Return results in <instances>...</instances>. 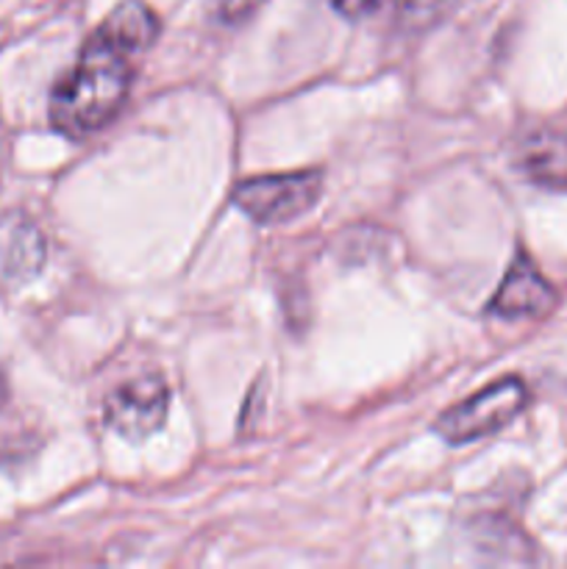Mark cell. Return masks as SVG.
Segmentation results:
<instances>
[{"label": "cell", "instance_id": "cell-1", "mask_svg": "<svg viewBox=\"0 0 567 569\" xmlns=\"http://www.w3.org/2000/svg\"><path fill=\"white\" fill-rule=\"evenodd\" d=\"M131 50L120 48L103 31H94L81 56L50 94V122L70 139L100 131L122 109L131 89Z\"/></svg>", "mask_w": 567, "mask_h": 569}, {"label": "cell", "instance_id": "cell-2", "mask_svg": "<svg viewBox=\"0 0 567 569\" xmlns=\"http://www.w3.org/2000/svg\"><path fill=\"white\" fill-rule=\"evenodd\" d=\"M528 403L526 383L517 376H506L500 381L489 383L472 398L450 406L448 411L439 415L434 422V431L450 445H467L476 439L489 437L509 426Z\"/></svg>", "mask_w": 567, "mask_h": 569}, {"label": "cell", "instance_id": "cell-3", "mask_svg": "<svg viewBox=\"0 0 567 569\" xmlns=\"http://www.w3.org/2000/svg\"><path fill=\"white\" fill-rule=\"evenodd\" d=\"M322 194V172L300 170L287 176L245 178L233 187L231 198L245 214L261 226H281L306 214Z\"/></svg>", "mask_w": 567, "mask_h": 569}, {"label": "cell", "instance_id": "cell-4", "mask_svg": "<svg viewBox=\"0 0 567 569\" xmlns=\"http://www.w3.org/2000/svg\"><path fill=\"white\" fill-rule=\"evenodd\" d=\"M167 411H170V389H167L165 378L156 372H145V376L117 387L106 398L103 422L117 437L139 442L165 426Z\"/></svg>", "mask_w": 567, "mask_h": 569}, {"label": "cell", "instance_id": "cell-5", "mask_svg": "<svg viewBox=\"0 0 567 569\" xmlns=\"http://www.w3.org/2000/svg\"><path fill=\"white\" fill-rule=\"evenodd\" d=\"M554 289L539 276L537 267L528 256H517L506 270L498 292L489 300V315L500 320H526V317H539L554 306Z\"/></svg>", "mask_w": 567, "mask_h": 569}, {"label": "cell", "instance_id": "cell-6", "mask_svg": "<svg viewBox=\"0 0 567 569\" xmlns=\"http://www.w3.org/2000/svg\"><path fill=\"white\" fill-rule=\"evenodd\" d=\"M44 237L26 214L0 220V287H22L44 267Z\"/></svg>", "mask_w": 567, "mask_h": 569}, {"label": "cell", "instance_id": "cell-7", "mask_svg": "<svg viewBox=\"0 0 567 569\" xmlns=\"http://www.w3.org/2000/svg\"><path fill=\"white\" fill-rule=\"evenodd\" d=\"M517 164L528 181L545 189H567V133L534 131L517 150Z\"/></svg>", "mask_w": 567, "mask_h": 569}, {"label": "cell", "instance_id": "cell-8", "mask_svg": "<svg viewBox=\"0 0 567 569\" xmlns=\"http://www.w3.org/2000/svg\"><path fill=\"white\" fill-rule=\"evenodd\" d=\"M98 28L106 37L115 39L120 48L131 50L137 56L148 50L153 39L159 37V17L142 0H122Z\"/></svg>", "mask_w": 567, "mask_h": 569}, {"label": "cell", "instance_id": "cell-9", "mask_svg": "<svg viewBox=\"0 0 567 569\" xmlns=\"http://www.w3.org/2000/svg\"><path fill=\"white\" fill-rule=\"evenodd\" d=\"M387 0H334V9L348 20H361V17L376 14Z\"/></svg>", "mask_w": 567, "mask_h": 569}, {"label": "cell", "instance_id": "cell-10", "mask_svg": "<svg viewBox=\"0 0 567 569\" xmlns=\"http://www.w3.org/2000/svg\"><path fill=\"white\" fill-rule=\"evenodd\" d=\"M250 6H253V0H222V17L226 20H239V17L248 14Z\"/></svg>", "mask_w": 567, "mask_h": 569}]
</instances>
